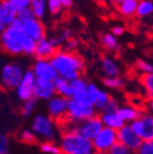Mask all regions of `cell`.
Here are the masks:
<instances>
[{
	"instance_id": "obj_1",
	"label": "cell",
	"mask_w": 153,
	"mask_h": 154,
	"mask_svg": "<svg viewBox=\"0 0 153 154\" xmlns=\"http://www.w3.org/2000/svg\"><path fill=\"white\" fill-rule=\"evenodd\" d=\"M59 77L67 82H73L80 77L85 69L84 60L74 53L59 51L50 59Z\"/></svg>"
},
{
	"instance_id": "obj_2",
	"label": "cell",
	"mask_w": 153,
	"mask_h": 154,
	"mask_svg": "<svg viewBox=\"0 0 153 154\" xmlns=\"http://www.w3.org/2000/svg\"><path fill=\"white\" fill-rule=\"evenodd\" d=\"M59 147L62 154H84L94 152L92 141L81 136L74 128L63 133L60 138Z\"/></svg>"
},
{
	"instance_id": "obj_3",
	"label": "cell",
	"mask_w": 153,
	"mask_h": 154,
	"mask_svg": "<svg viewBox=\"0 0 153 154\" xmlns=\"http://www.w3.org/2000/svg\"><path fill=\"white\" fill-rule=\"evenodd\" d=\"M25 35L24 24L19 19H16L11 26L1 32V45L3 51L10 55L23 54V38Z\"/></svg>"
},
{
	"instance_id": "obj_4",
	"label": "cell",
	"mask_w": 153,
	"mask_h": 154,
	"mask_svg": "<svg viewBox=\"0 0 153 154\" xmlns=\"http://www.w3.org/2000/svg\"><path fill=\"white\" fill-rule=\"evenodd\" d=\"M96 116V108L89 100L70 99L67 119L74 126Z\"/></svg>"
},
{
	"instance_id": "obj_5",
	"label": "cell",
	"mask_w": 153,
	"mask_h": 154,
	"mask_svg": "<svg viewBox=\"0 0 153 154\" xmlns=\"http://www.w3.org/2000/svg\"><path fill=\"white\" fill-rule=\"evenodd\" d=\"M55 120L50 118L49 116L44 113H38L32 118L31 131L36 134V136L46 141H53L56 138L57 130H56Z\"/></svg>"
},
{
	"instance_id": "obj_6",
	"label": "cell",
	"mask_w": 153,
	"mask_h": 154,
	"mask_svg": "<svg viewBox=\"0 0 153 154\" xmlns=\"http://www.w3.org/2000/svg\"><path fill=\"white\" fill-rule=\"evenodd\" d=\"M24 70L19 64L15 62L7 63L1 69V85L5 89L8 90H16L18 85L22 82L23 77H24Z\"/></svg>"
},
{
	"instance_id": "obj_7",
	"label": "cell",
	"mask_w": 153,
	"mask_h": 154,
	"mask_svg": "<svg viewBox=\"0 0 153 154\" xmlns=\"http://www.w3.org/2000/svg\"><path fill=\"white\" fill-rule=\"evenodd\" d=\"M118 142V132L108 128H103L95 138L92 140L95 152H108Z\"/></svg>"
},
{
	"instance_id": "obj_8",
	"label": "cell",
	"mask_w": 153,
	"mask_h": 154,
	"mask_svg": "<svg viewBox=\"0 0 153 154\" xmlns=\"http://www.w3.org/2000/svg\"><path fill=\"white\" fill-rule=\"evenodd\" d=\"M131 128L138 135L141 139L152 140L153 139V115L149 112H144L140 118L132 122Z\"/></svg>"
},
{
	"instance_id": "obj_9",
	"label": "cell",
	"mask_w": 153,
	"mask_h": 154,
	"mask_svg": "<svg viewBox=\"0 0 153 154\" xmlns=\"http://www.w3.org/2000/svg\"><path fill=\"white\" fill-rule=\"evenodd\" d=\"M36 85V77L33 71L28 70L25 72L22 82L16 88L15 92L16 95L20 101L25 102L34 97V89Z\"/></svg>"
},
{
	"instance_id": "obj_10",
	"label": "cell",
	"mask_w": 153,
	"mask_h": 154,
	"mask_svg": "<svg viewBox=\"0 0 153 154\" xmlns=\"http://www.w3.org/2000/svg\"><path fill=\"white\" fill-rule=\"evenodd\" d=\"M69 99L56 94L54 97L47 101L48 116L53 120L67 119V110H69Z\"/></svg>"
},
{
	"instance_id": "obj_11",
	"label": "cell",
	"mask_w": 153,
	"mask_h": 154,
	"mask_svg": "<svg viewBox=\"0 0 153 154\" xmlns=\"http://www.w3.org/2000/svg\"><path fill=\"white\" fill-rule=\"evenodd\" d=\"M118 142L130 149L132 152H137L144 140L133 131L130 124H125L121 130L118 131Z\"/></svg>"
},
{
	"instance_id": "obj_12",
	"label": "cell",
	"mask_w": 153,
	"mask_h": 154,
	"mask_svg": "<svg viewBox=\"0 0 153 154\" xmlns=\"http://www.w3.org/2000/svg\"><path fill=\"white\" fill-rule=\"evenodd\" d=\"M104 125L103 122L101 120L100 117L95 116L93 118L89 119V120L85 121V122L80 123V124L74 126V130L78 132L81 136H84L85 138L89 140H92L98 136V134L103 130Z\"/></svg>"
},
{
	"instance_id": "obj_13",
	"label": "cell",
	"mask_w": 153,
	"mask_h": 154,
	"mask_svg": "<svg viewBox=\"0 0 153 154\" xmlns=\"http://www.w3.org/2000/svg\"><path fill=\"white\" fill-rule=\"evenodd\" d=\"M36 79L39 80H48V82H55L59 75L57 71L52 64L50 60H43V59H36L32 67Z\"/></svg>"
},
{
	"instance_id": "obj_14",
	"label": "cell",
	"mask_w": 153,
	"mask_h": 154,
	"mask_svg": "<svg viewBox=\"0 0 153 154\" xmlns=\"http://www.w3.org/2000/svg\"><path fill=\"white\" fill-rule=\"evenodd\" d=\"M18 11L10 0H2L0 3V25L9 27L17 19Z\"/></svg>"
},
{
	"instance_id": "obj_15",
	"label": "cell",
	"mask_w": 153,
	"mask_h": 154,
	"mask_svg": "<svg viewBox=\"0 0 153 154\" xmlns=\"http://www.w3.org/2000/svg\"><path fill=\"white\" fill-rule=\"evenodd\" d=\"M56 94H57V91H56L55 82L36 79V89H34V97L36 100L49 101Z\"/></svg>"
},
{
	"instance_id": "obj_16",
	"label": "cell",
	"mask_w": 153,
	"mask_h": 154,
	"mask_svg": "<svg viewBox=\"0 0 153 154\" xmlns=\"http://www.w3.org/2000/svg\"><path fill=\"white\" fill-rule=\"evenodd\" d=\"M24 31L28 34L30 38H32L36 42L45 38V28L43 24L40 22V19L36 18L30 22H27L24 24Z\"/></svg>"
},
{
	"instance_id": "obj_17",
	"label": "cell",
	"mask_w": 153,
	"mask_h": 154,
	"mask_svg": "<svg viewBox=\"0 0 153 154\" xmlns=\"http://www.w3.org/2000/svg\"><path fill=\"white\" fill-rule=\"evenodd\" d=\"M57 51L56 47L50 43L49 40L47 38H43L36 43V56L38 59H43V60H50L54 56L56 55Z\"/></svg>"
},
{
	"instance_id": "obj_18",
	"label": "cell",
	"mask_w": 153,
	"mask_h": 154,
	"mask_svg": "<svg viewBox=\"0 0 153 154\" xmlns=\"http://www.w3.org/2000/svg\"><path fill=\"white\" fill-rule=\"evenodd\" d=\"M100 118L103 122L104 128H111V130H115L117 132L126 124L122 120V118L118 112H102Z\"/></svg>"
},
{
	"instance_id": "obj_19",
	"label": "cell",
	"mask_w": 153,
	"mask_h": 154,
	"mask_svg": "<svg viewBox=\"0 0 153 154\" xmlns=\"http://www.w3.org/2000/svg\"><path fill=\"white\" fill-rule=\"evenodd\" d=\"M118 113L126 124H131L132 122L140 118V116L142 115L140 109L132 105L120 106V108L118 109Z\"/></svg>"
},
{
	"instance_id": "obj_20",
	"label": "cell",
	"mask_w": 153,
	"mask_h": 154,
	"mask_svg": "<svg viewBox=\"0 0 153 154\" xmlns=\"http://www.w3.org/2000/svg\"><path fill=\"white\" fill-rule=\"evenodd\" d=\"M102 72L105 77H119L120 76V66L111 57H104L101 61Z\"/></svg>"
},
{
	"instance_id": "obj_21",
	"label": "cell",
	"mask_w": 153,
	"mask_h": 154,
	"mask_svg": "<svg viewBox=\"0 0 153 154\" xmlns=\"http://www.w3.org/2000/svg\"><path fill=\"white\" fill-rule=\"evenodd\" d=\"M55 87H56V91L57 94L60 96H63L65 99H72L73 97V88L71 82H67V80L63 79L61 77H58L57 79L55 80Z\"/></svg>"
},
{
	"instance_id": "obj_22",
	"label": "cell",
	"mask_w": 153,
	"mask_h": 154,
	"mask_svg": "<svg viewBox=\"0 0 153 154\" xmlns=\"http://www.w3.org/2000/svg\"><path fill=\"white\" fill-rule=\"evenodd\" d=\"M138 0H126L123 3L119 5V12L123 16H133L137 14V8H138Z\"/></svg>"
},
{
	"instance_id": "obj_23",
	"label": "cell",
	"mask_w": 153,
	"mask_h": 154,
	"mask_svg": "<svg viewBox=\"0 0 153 154\" xmlns=\"http://www.w3.org/2000/svg\"><path fill=\"white\" fill-rule=\"evenodd\" d=\"M110 99L111 97H110V95L107 92L102 89H98V91L95 94V97L93 100V104L95 106L96 110L103 111L104 108L106 107V105L108 104V102L110 101Z\"/></svg>"
},
{
	"instance_id": "obj_24",
	"label": "cell",
	"mask_w": 153,
	"mask_h": 154,
	"mask_svg": "<svg viewBox=\"0 0 153 154\" xmlns=\"http://www.w3.org/2000/svg\"><path fill=\"white\" fill-rule=\"evenodd\" d=\"M101 43L106 49L111 51H115L119 49V43L117 41V38L113 33H104L101 35Z\"/></svg>"
},
{
	"instance_id": "obj_25",
	"label": "cell",
	"mask_w": 153,
	"mask_h": 154,
	"mask_svg": "<svg viewBox=\"0 0 153 154\" xmlns=\"http://www.w3.org/2000/svg\"><path fill=\"white\" fill-rule=\"evenodd\" d=\"M30 9L32 10L36 18H42L47 10V0H31Z\"/></svg>"
},
{
	"instance_id": "obj_26",
	"label": "cell",
	"mask_w": 153,
	"mask_h": 154,
	"mask_svg": "<svg viewBox=\"0 0 153 154\" xmlns=\"http://www.w3.org/2000/svg\"><path fill=\"white\" fill-rule=\"evenodd\" d=\"M36 43L32 38L28 35V34L25 33L24 38H23V43H22V47H23V54L27 56H32L36 53Z\"/></svg>"
},
{
	"instance_id": "obj_27",
	"label": "cell",
	"mask_w": 153,
	"mask_h": 154,
	"mask_svg": "<svg viewBox=\"0 0 153 154\" xmlns=\"http://www.w3.org/2000/svg\"><path fill=\"white\" fill-rule=\"evenodd\" d=\"M71 85H72L73 92H74V94H73V97H74V96L80 95L87 91L89 82H87L86 79H84L83 77H79L77 79L71 82Z\"/></svg>"
},
{
	"instance_id": "obj_28",
	"label": "cell",
	"mask_w": 153,
	"mask_h": 154,
	"mask_svg": "<svg viewBox=\"0 0 153 154\" xmlns=\"http://www.w3.org/2000/svg\"><path fill=\"white\" fill-rule=\"evenodd\" d=\"M153 12V3L149 0H141L137 8V15L139 17H146Z\"/></svg>"
},
{
	"instance_id": "obj_29",
	"label": "cell",
	"mask_w": 153,
	"mask_h": 154,
	"mask_svg": "<svg viewBox=\"0 0 153 154\" xmlns=\"http://www.w3.org/2000/svg\"><path fill=\"white\" fill-rule=\"evenodd\" d=\"M140 82L150 99H153V73L141 75Z\"/></svg>"
},
{
	"instance_id": "obj_30",
	"label": "cell",
	"mask_w": 153,
	"mask_h": 154,
	"mask_svg": "<svg viewBox=\"0 0 153 154\" xmlns=\"http://www.w3.org/2000/svg\"><path fill=\"white\" fill-rule=\"evenodd\" d=\"M70 38H71V31H70V30H63V31L61 32V33L58 34V35H55V36H53V38H50L49 42L57 48L58 46L67 43Z\"/></svg>"
},
{
	"instance_id": "obj_31",
	"label": "cell",
	"mask_w": 153,
	"mask_h": 154,
	"mask_svg": "<svg viewBox=\"0 0 153 154\" xmlns=\"http://www.w3.org/2000/svg\"><path fill=\"white\" fill-rule=\"evenodd\" d=\"M36 101H38V100H36V97H33V99H30V100H28V101H25L24 103H23L20 111H22V115L24 116L25 118L30 117V116L33 113V111L36 110V103H38Z\"/></svg>"
},
{
	"instance_id": "obj_32",
	"label": "cell",
	"mask_w": 153,
	"mask_h": 154,
	"mask_svg": "<svg viewBox=\"0 0 153 154\" xmlns=\"http://www.w3.org/2000/svg\"><path fill=\"white\" fill-rule=\"evenodd\" d=\"M103 85L109 89H120L124 86V80L121 77H105L103 79Z\"/></svg>"
},
{
	"instance_id": "obj_33",
	"label": "cell",
	"mask_w": 153,
	"mask_h": 154,
	"mask_svg": "<svg viewBox=\"0 0 153 154\" xmlns=\"http://www.w3.org/2000/svg\"><path fill=\"white\" fill-rule=\"evenodd\" d=\"M41 151L46 154H62L59 146H56L53 141H45L40 146Z\"/></svg>"
},
{
	"instance_id": "obj_34",
	"label": "cell",
	"mask_w": 153,
	"mask_h": 154,
	"mask_svg": "<svg viewBox=\"0 0 153 154\" xmlns=\"http://www.w3.org/2000/svg\"><path fill=\"white\" fill-rule=\"evenodd\" d=\"M47 9L50 14H59L63 9L62 0H47Z\"/></svg>"
},
{
	"instance_id": "obj_35",
	"label": "cell",
	"mask_w": 153,
	"mask_h": 154,
	"mask_svg": "<svg viewBox=\"0 0 153 154\" xmlns=\"http://www.w3.org/2000/svg\"><path fill=\"white\" fill-rule=\"evenodd\" d=\"M135 67H136L137 70H138L142 75L153 73V65L150 64L149 62H147V61L140 60V59H138V60L136 61Z\"/></svg>"
},
{
	"instance_id": "obj_36",
	"label": "cell",
	"mask_w": 153,
	"mask_h": 154,
	"mask_svg": "<svg viewBox=\"0 0 153 154\" xmlns=\"http://www.w3.org/2000/svg\"><path fill=\"white\" fill-rule=\"evenodd\" d=\"M36 15H34V13L32 12V10L30 9V8L23 10V11H19L18 15H17V19H19L23 24H25V23H27V22H30V20L36 19Z\"/></svg>"
},
{
	"instance_id": "obj_37",
	"label": "cell",
	"mask_w": 153,
	"mask_h": 154,
	"mask_svg": "<svg viewBox=\"0 0 153 154\" xmlns=\"http://www.w3.org/2000/svg\"><path fill=\"white\" fill-rule=\"evenodd\" d=\"M36 136L31 130H24L20 133V139L26 143H34L36 141Z\"/></svg>"
},
{
	"instance_id": "obj_38",
	"label": "cell",
	"mask_w": 153,
	"mask_h": 154,
	"mask_svg": "<svg viewBox=\"0 0 153 154\" xmlns=\"http://www.w3.org/2000/svg\"><path fill=\"white\" fill-rule=\"evenodd\" d=\"M136 154H153V139L142 142Z\"/></svg>"
},
{
	"instance_id": "obj_39",
	"label": "cell",
	"mask_w": 153,
	"mask_h": 154,
	"mask_svg": "<svg viewBox=\"0 0 153 154\" xmlns=\"http://www.w3.org/2000/svg\"><path fill=\"white\" fill-rule=\"evenodd\" d=\"M108 153L109 154H132L133 152L130 149H127V148L125 147V146H123L122 143L117 142V143L110 149V151L108 152Z\"/></svg>"
},
{
	"instance_id": "obj_40",
	"label": "cell",
	"mask_w": 153,
	"mask_h": 154,
	"mask_svg": "<svg viewBox=\"0 0 153 154\" xmlns=\"http://www.w3.org/2000/svg\"><path fill=\"white\" fill-rule=\"evenodd\" d=\"M10 1L18 12L30 8V3H31V0H10Z\"/></svg>"
},
{
	"instance_id": "obj_41",
	"label": "cell",
	"mask_w": 153,
	"mask_h": 154,
	"mask_svg": "<svg viewBox=\"0 0 153 154\" xmlns=\"http://www.w3.org/2000/svg\"><path fill=\"white\" fill-rule=\"evenodd\" d=\"M119 108H120V105L118 103V101L111 97L102 112H118V109Z\"/></svg>"
},
{
	"instance_id": "obj_42",
	"label": "cell",
	"mask_w": 153,
	"mask_h": 154,
	"mask_svg": "<svg viewBox=\"0 0 153 154\" xmlns=\"http://www.w3.org/2000/svg\"><path fill=\"white\" fill-rule=\"evenodd\" d=\"M78 46V41H77L76 38H70L69 41L64 44L63 46V51H67V53H73Z\"/></svg>"
},
{
	"instance_id": "obj_43",
	"label": "cell",
	"mask_w": 153,
	"mask_h": 154,
	"mask_svg": "<svg viewBox=\"0 0 153 154\" xmlns=\"http://www.w3.org/2000/svg\"><path fill=\"white\" fill-rule=\"evenodd\" d=\"M0 154H9V139L3 134L0 136Z\"/></svg>"
},
{
	"instance_id": "obj_44",
	"label": "cell",
	"mask_w": 153,
	"mask_h": 154,
	"mask_svg": "<svg viewBox=\"0 0 153 154\" xmlns=\"http://www.w3.org/2000/svg\"><path fill=\"white\" fill-rule=\"evenodd\" d=\"M124 27H122V26H116L113 28V31H111V33L114 34L115 36H120L122 35V34L124 33Z\"/></svg>"
},
{
	"instance_id": "obj_45",
	"label": "cell",
	"mask_w": 153,
	"mask_h": 154,
	"mask_svg": "<svg viewBox=\"0 0 153 154\" xmlns=\"http://www.w3.org/2000/svg\"><path fill=\"white\" fill-rule=\"evenodd\" d=\"M62 5H63V8L70 9V8L73 5V0H62Z\"/></svg>"
},
{
	"instance_id": "obj_46",
	"label": "cell",
	"mask_w": 153,
	"mask_h": 154,
	"mask_svg": "<svg viewBox=\"0 0 153 154\" xmlns=\"http://www.w3.org/2000/svg\"><path fill=\"white\" fill-rule=\"evenodd\" d=\"M147 107H148L149 111L153 115V99H149L147 102Z\"/></svg>"
},
{
	"instance_id": "obj_47",
	"label": "cell",
	"mask_w": 153,
	"mask_h": 154,
	"mask_svg": "<svg viewBox=\"0 0 153 154\" xmlns=\"http://www.w3.org/2000/svg\"><path fill=\"white\" fill-rule=\"evenodd\" d=\"M124 1H126V0H114V2L117 3V5H121V3H123Z\"/></svg>"
},
{
	"instance_id": "obj_48",
	"label": "cell",
	"mask_w": 153,
	"mask_h": 154,
	"mask_svg": "<svg viewBox=\"0 0 153 154\" xmlns=\"http://www.w3.org/2000/svg\"><path fill=\"white\" fill-rule=\"evenodd\" d=\"M95 154H109V153H106V152H95Z\"/></svg>"
},
{
	"instance_id": "obj_49",
	"label": "cell",
	"mask_w": 153,
	"mask_h": 154,
	"mask_svg": "<svg viewBox=\"0 0 153 154\" xmlns=\"http://www.w3.org/2000/svg\"><path fill=\"white\" fill-rule=\"evenodd\" d=\"M84 154H95V152H89V153H84Z\"/></svg>"
}]
</instances>
